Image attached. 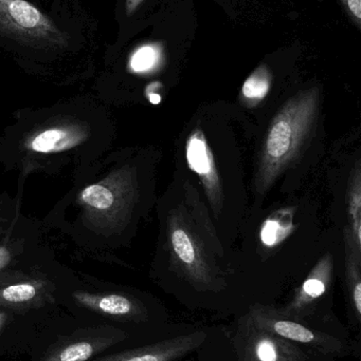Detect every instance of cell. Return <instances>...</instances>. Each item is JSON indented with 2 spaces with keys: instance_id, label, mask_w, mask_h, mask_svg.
Segmentation results:
<instances>
[{
  "instance_id": "obj_13",
  "label": "cell",
  "mask_w": 361,
  "mask_h": 361,
  "mask_svg": "<svg viewBox=\"0 0 361 361\" xmlns=\"http://www.w3.org/2000/svg\"><path fill=\"white\" fill-rule=\"evenodd\" d=\"M360 179V173H358L357 179L354 183L353 188L351 190V197H350V214H351L352 225H353V231L354 235H355V241L356 244H357L358 250H360L361 240V193Z\"/></svg>"
},
{
  "instance_id": "obj_18",
  "label": "cell",
  "mask_w": 361,
  "mask_h": 361,
  "mask_svg": "<svg viewBox=\"0 0 361 361\" xmlns=\"http://www.w3.org/2000/svg\"><path fill=\"white\" fill-rule=\"evenodd\" d=\"M6 320H8V315H6L4 312L0 311V332H1L2 329H4Z\"/></svg>"
},
{
  "instance_id": "obj_11",
  "label": "cell",
  "mask_w": 361,
  "mask_h": 361,
  "mask_svg": "<svg viewBox=\"0 0 361 361\" xmlns=\"http://www.w3.org/2000/svg\"><path fill=\"white\" fill-rule=\"evenodd\" d=\"M271 87V75L265 67H260L251 74L244 84L242 93L244 97L252 101L264 99Z\"/></svg>"
},
{
  "instance_id": "obj_4",
  "label": "cell",
  "mask_w": 361,
  "mask_h": 361,
  "mask_svg": "<svg viewBox=\"0 0 361 361\" xmlns=\"http://www.w3.org/2000/svg\"><path fill=\"white\" fill-rule=\"evenodd\" d=\"M209 326L180 324L167 336L91 361H186L207 341Z\"/></svg>"
},
{
  "instance_id": "obj_6",
  "label": "cell",
  "mask_w": 361,
  "mask_h": 361,
  "mask_svg": "<svg viewBox=\"0 0 361 361\" xmlns=\"http://www.w3.org/2000/svg\"><path fill=\"white\" fill-rule=\"evenodd\" d=\"M170 243L174 257L191 286H195L199 292L218 290L220 286L214 282L209 267L197 250L196 243L184 227L175 226L172 228Z\"/></svg>"
},
{
  "instance_id": "obj_7",
  "label": "cell",
  "mask_w": 361,
  "mask_h": 361,
  "mask_svg": "<svg viewBox=\"0 0 361 361\" xmlns=\"http://www.w3.org/2000/svg\"><path fill=\"white\" fill-rule=\"evenodd\" d=\"M127 338H129V333L108 326L97 334L76 337L55 345L40 361H88Z\"/></svg>"
},
{
  "instance_id": "obj_16",
  "label": "cell",
  "mask_w": 361,
  "mask_h": 361,
  "mask_svg": "<svg viewBox=\"0 0 361 361\" xmlns=\"http://www.w3.org/2000/svg\"><path fill=\"white\" fill-rule=\"evenodd\" d=\"M348 15L351 17L354 25L360 27L361 23V0H341Z\"/></svg>"
},
{
  "instance_id": "obj_14",
  "label": "cell",
  "mask_w": 361,
  "mask_h": 361,
  "mask_svg": "<svg viewBox=\"0 0 361 361\" xmlns=\"http://www.w3.org/2000/svg\"><path fill=\"white\" fill-rule=\"evenodd\" d=\"M158 57V51L153 47H143L138 50L131 59V68L135 71L143 72L148 71L153 66H155Z\"/></svg>"
},
{
  "instance_id": "obj_19",
  "label": "cell",
  "mask_w": 361,
  "mask_h": 361,
  "mask_svg": "<svg viewBox=\"0 0 361 361\" xmlns=\"http://www.w3.org/2000/svg\"><path fill=\"white\" fill-rule=\"evenodd\" d=\"M150 102H152L153 104H159L160 103V95L159 94H152L150 95Z\"/></svg>"
},
{
  "instance_id": "obj_17",
  "label": "cell",
  "mask_w": 361,
  "mask_h": 361,
  "mask_svg": "<svg viewBox=\"0 0 361 361\" xmlns=\"http://www.w3.org/2000/svg\"><path fill=\"white\" fill-rule=\"evenodd\" d=\"M143 0H126V13L127 14H131L137 10L138 6L141 4Z\"/></svg>"
},
{
  "instance_id": "obj_5",
  "label": "cell",
  "mask_w": 361,
  "mask_h": 361,
  "mask_svg": "<svg viewBox=\"0 0 361 361\" xmlns=\"http://www.w3.org/2000/svg\"><path fill=\"white\" fill-rule=\"evenodd\" d=\"M0 32L23 42H61L54 23L27 0H0Z\"/></svg>"
},
{
  "instance_id": "obj_9",
  "label": "cell",
  "mask_w": 361,
  "mask_h": 361,
  "mask_svg": "<svg viewBox=\"0 0 361 361\" xmlns=\"http://www.w3.org/2000/svg\"><path fill=\"white\" fill-rule=\"evenodd\" d=\"M188 160L191 166L194 171H196L206 182L208 180V186H215V176L212 173V164L210 162L209 152H208L207 145L203 141L201 135H194L189 141L188 144Z\"/></svg>"
},
{
  "instance_id": "obj_10",
  "label": "cell",
  "mask_w": 361,
  "mask_h": 361,
  "mask_svg": "<svg viewBox=\"0 0 361 361\" xmlns=\"http://www.w3.org/2000/svg\"><path fill=\"white\" fill-rule=\"evenodd\" d=\"M72 145H74V141L68 131L52 129L37 135L32 142L31 147L34 152L48 154V152L65 149L68 146Z\"/></svg>"
},
{
  "instance_id": "obj_1",
  "label": "cell",
  "mask_w": 361,
  "mask_h": 361,
  "mask_svg": "<svg viewBox=\"0 0 361 361\" xmlns=\"http://www.w3.org/2000/svg\"><path fill=\"white\" fill-rule=\"evenodd\" d=\"M194 356L197 361H338L264 330L247 311L229 324L209 326L207 341Z\"/></svg>"
},
{
  "instance_id": "obj_3",
  "label": "cell",
  "mask_w": 361,
  "mask_h": 361,
  "mask_svg": "<svg viewBox=\"0 0 361 361\" xmlns=\"http://www.w3.org/2000/svg\"><path fill=\"white\" fill-rule=\"evenodd\" d=\"M254 324L286 341L312 348L320 353L343 360L355 355L360 345L352 338H345L333 333L307 326L303 322L281 315L275 305L254 303L247 310Z\"/></svg>"
},
{
  "instance_id": "obj_8",
  "label": "cell",
  "mask_w": 361,
  "mask_h": 361,
  "mask_svg": "<svg viewBox=\"0 0 361 361\" xmlns=\"http://www.w3.org/2000/svg\"><path fill=\"white\" fill-rule=\"evenodd\" d=\"M40 288L31 282L11 284L0 288V305L4 307H35L38 302Z\"/></svg>"
},
{
  "instance_id": "obj_2",
  "label": "cell",
  "mask_w": 361,
  "mask_h": 361,
  "mask_svg": "<svg viewBox=\"0 0 361 361\" xmlns=\"http://www.w3.org/2000/svg\"><path fill=\"white\" fill-rule=\"evenodd\" d=\"M317 101L316 89L299 93L282 108L271 123L261 162V188L269 186L296 156L313 124Z\"/></svg>"
},
{
  "instance_id": "obj_15",
  "label": "cell",
  "mask_w": 361,
  "mask_h": 361,
  "mask_svg": "<svg viewBox=\"0 0 361 361\" xmlns=\"http://www.w3.org/2000/svg\"><path fill=\"white\" fill-rule=\"evenodd\" d=\"M280 223V221L269 220L263 226L261 239L265 245H276L285 235V228Z\"/></svg>"
},
{
  "instance_id": "obj_12",
  "label": "cell",
  "mask_w": 361,
  "mask_h": 361,
  "mask_svg": "<svg viewBox=\"0 0 361 361\" xmlns=\"http://www.w3.org/2000/svg\"><path fill=\"white\" fill-rule=\"evenodd\" d=\"M83 201L97 209H107L114 204V195L110 189L102 185H91L83 190Z\"/></svg>"
}]
</instances>
